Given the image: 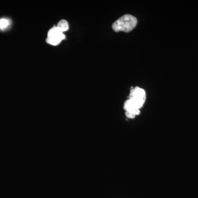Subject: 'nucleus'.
Returning <instances> with one entry per match:
<instances>
[{"label":"nucleus","mask_w":198,"mask_h":198,"mask_svg":"<svg viewBox=\"0 0 198 198\" xmlns=\"http://www.w3.org/2000/svg\"><path fill=\"white\" fill-rule=\"evenodd\" d=\"M137 23L138 20L134 16L131 15H125L114 22L112 27L116 32H124L128 33L135 28Z\"/></svg>","instance_id":"obj_1"},{"label":"nucleus","mask_w":198,"mask_h":198,"mask_svg":"<svg viewBox=\"0 0 198 198\" xmlns=\"http://www.w3.org/2000/svg\"><path fill=\"white\" fill-rule=\"evenodd\" d=\"M129 99L132 100L133 102L134 103L136 107L140 109L142 108L145 101L146 99V92L145 91L142 89L136 87L134 89H132L130 92Z\"/></svg>","instance_id":"obj_2"},{"label":"nucleus","mask_w":198,"mask_h":198,"mask_svg":"<svg viewBox=\"0 0 198 198\" xmlns=\"http://www.w3.org/2000/svg\"><path fill=\"white\" fill-rule=\"evenodd\" d=\"M65 35L63 34L62 36L59 37H48L46 39V42L48 44H50L54 46H56L59 45L61 41L65 39Z\"/></svg>","instance_id":"obj_3"},{"label":"nucleus","mask_w":198,"mask_h":198,"mask_svg":"<svg viewBox=\"0 0 198 198\" xmlns=\"http://www.w3.org/2000/svg\"><path fill=\"white\" fill-rule=\"evenodd\" d=\"M63 35V33L57 26H54L48 31V37H59L62 36Z\"/></svg>","instance_id":"obj_4"},{"label":"nucleus","mask_w":198,"mask_h":198,"mask_svg":"<svg viewBox=\"0 0 198 198\" xmlns=\"http://www.w3.org/2000/svg\"><path fill=\"white\" fill-rule=\"evenodd\" d=\"M59 28V29L61 30V31L62 32H66L67 30H68V28H69V26H68V22L66 21V20H61L59 22L58 25L57 26Z\"/></svg>","instance_id":"obj_5"},{"label":"nucleus","mask_w":198,"mask_h":198,"mask_svg":"<svg viewBox=\"0 0 198 198\" xmlns=\"http://www.w3.org/2000/svg\"><path fill=\"white\" fill-rule=\"evenodd\" d=\"M10 24V22L7 19L2 18L0 19V29H6Z\"/></svg>","instance_id":"obj_6"},{"label":"nucleus","mask_w":198,"mask_h":198,"mask_svg":"<svg viewBox=\"0 0 198 198\" xmlns=\"http://www.w3.org/2000/svg\"><path fill=\"white\" fill-rule=\"evenodd\" d=\"M125 116L127 117L128 118H134L136 117V115L134 114H133L132 112H128V111H125Z\"/></svg>","instance_id":"obj_7"}]
</instances>
